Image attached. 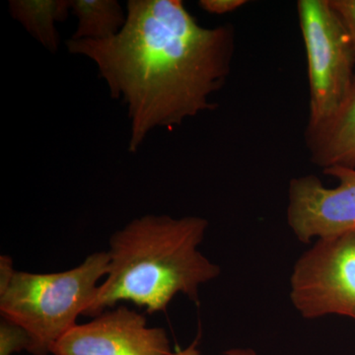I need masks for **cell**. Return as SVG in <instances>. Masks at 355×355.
Returning a JSON list of instances; mask_svg holds the SVG:
<instances>
[{
	"label": "cell",
	"instance_id": "1",
	"mask_svg": "<svg viewBox=\"0 0 355 355\" xmlns=\"http://www.w3.org/2000/svg\"><path fill=\"white\" fill-rule=\"evenodd\" d=\"M125 12L116 36L69 39L67 48L92 60L112 97L127 107L135 153L154 128L217 108L209 100L230 74L235 30L203 27L181 0H128Z\"/></svg>",
	"mask_w": 355,
	"mask_h": 355
},
{
	"label": "cell",
	"instance_id": "2",
	"mask_svg": "<svg viewBox=\"0 0 355 355\" xmlns=\"http://www.w3.org/2000/svg\"><path fill=\"white\" fill-rule=\"evenodd\" d=\"M207 227L202 217L144 216L114 232L107 279L83 316L94 318L121 302L148 314L166 312L178 293L198 302L200 286L220 275L198 250Z\"/></svg>",
	"mask_w": 355,
	"mask_h": 355
},
{
	"label": "cell",
	"instance_id": "3",
	"mask_svg": "<svg viewBox=\"0 0 355 355\" xmlns=\"http://www.w3.org/2000/svg\"><path fill=\"white\" fill-rule=\"evenodd\" d=\"M109 266V252H97L65 272L31 273L16 270L12 259L1 256V318L25 331L30 338L28 352L49 355L94 300Z\"/></svg>",
	"mask_w": 355,
	"mask_h": 355
},
{
	"label": "cell",
	"instance_id": "4",
	"mask_svg": "<svg viewBox=\"0 0 355 355\" xmlns=\"http://www.w3.org/2000/svg\"><path fill=\"white\" fill-rule=\"evenodd\" d=\"M297 9L310 86L306 130H314L333 120L349 101L354 90V51L329 0H299Z\"/></svg>",
	"mask_w": 355,
	"mask_h": 355
},
{
	"label": "cell",
	"instance_id": "5",
	"mask_svg": "<svg viewBox=\"0 0 355 355\" xmlns=\"http://www.w3.org/2000/svg\"><path fill=\"white\" fill-rule=\"evenodd\" d=\"M292 304L305 319L340 315L355 321V230L318 239L296 261Z\"/></svg>",
	"mask_w": 355,
	"mask_h": 355
},
{
	"label": "cell",
	"instance_id": "6",
	"mask_svg": "<svg viewBox=\"0 0 355 355\" xmlns=\"http://www.w3.org/2000/svg\"><path fill=\"white\" fill-rule=\"evenodd\" d=\"M324 174L340 184L328 189L314 175L294 178L289 183L287 222L299 241L328 239L355 230V169L334 166Z\"/></svg>",
	"mask_w": 355,
	"mask_h": 355
},
{
	"label": "cell",
	"instance_id": "7",
	"mask_svg": "<svg viewBox=\"0 0 355 355\" xmlns=\"http://www.w3.org/2000/svg\"><path fill=\"white\" fill-rule=\"evenodd\" d=\"M53 355H172L163 328H150L144 315L128 306L104 311L74 326L51 350Z\"/></svg>",
	"mask_w": 355,
	"mask_h": 355
},
{
	"label": "cell",
	"instance_id": "8",
	"mask_svg": "<svg viewBox=\"0 0 355 355\" xmlns=\"http://www.w3.org/2000/svg\"><path fill=\"white\" fill-rule=\"evenodd\" d=\"M305 141L313 164L355 169V90L333 120L305 130Z\"/></svg>",
	"mask_w": 355,
	"mask_h": 355
},
{
	"label": "cell",
	"instance_id": "9",
	"mask_svg": "<svg viewBox=\"0 0 355 355\" xmlns=\"http://www.w3.org/2000/svg\"><path fill=\"white\" fill-rule=\"evenodd\" d=\"M9 10L13 19L46 50L58 51L57 23L64 22L71 12L69 0H11Z\"/></svg>",
	"mask_w": 355,
	"mask_h": 355
},
{
	"label": "cell",
	"instance_id": "10",
	"mask_svg": "<svg viewBox=\"0 0 355 355\" xmlns=\"http://www.w3.org/2000/svg\"><path fill=\"white\" fill-rule=\"evenodd\" d=\"M78 20L72 40H107L120 33L127 12L116 0H69Z\"/></svg>",
	"mask_w": 355,
	"mask_h": 355
},
{
	"label": "cell",
	"instance_id": "11",
	"mask_svg": "<svg viewBox=\"0 0 355 355\" xmlns=\"http://www.w3.org/2000/svg\"><path fill=\"white\" fill-rule=\"evenodd\" d=\"M30 338L24 330L1 318L0 322V355H13L28 350Z\"/></svg>",
	"mask_w": 355,
	"mask_h": 355
},
{
	"label": "cell",
	"instance_id": "12",
	"mask_svg": "<svg viewBox=\"0 0 355 355\" xmlns=\"http://www.w3.org/2000/svg\"><path fill=\"white\" fill-rule=\"evenodd\" d=\"M331 8L338 13L342 19L345 29L349 33L352 40V48L354 51L355 58V0H329ZM355 90V72L354 90Z\"/></svg>",
	"mask_w": 355,
	"mask_h": 355
},
{
	"label": "cell",
	"instance_id": "13",
	"mask_svg": "<svg viewBox=\"0 0 355 355\" xmlns=\"http://www.w3.org/2000/svg\"><path fill=\"white\" fill-rule=\"evenodd\" d=\"M247 2L246 0H200L198 6L207 13L222 15L237 10Z\"/></svg>",
	"mask_w": 355,
	"mask_h": 355
},
{
	"label": "cell",
	"instance_id": "14",
	"mask_svg": "<svg viewBox=\"0 0 355 355\" xmlns=\"http://www.w3.org/2000/svg\"><path fill=\"white\" fill-rule=\"evenodd\" d=\"M198 340H195L190 347H187V349H180L178 350V352H175V354H173L172 355H202L200 354V350L197 349L198 345ZM226 355H257L256 352H254L253 349H230L228 350V352H225Z\"/></svg>",
	"mask_w": 355,
	"mask_h": 355
}]
</instances>
